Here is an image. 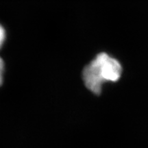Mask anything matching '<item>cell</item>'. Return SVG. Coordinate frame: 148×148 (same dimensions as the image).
Here are the masks:
<instances>
[{
    "label": "cell",
    "instance_id": "1",
    "mask_svg": "<svg viewBox=\"0 0 148 148\" xmlns=\"http://www.w3.org/2000/svg\"><path fill=\"white\" fill-rule=\"evenodd\" d=\"M121 73L122 66L119 61L103 52L97 54L84 68L82 78L86 88L99 95L105 82H116L121 77Z\"/></svg>",
    "mask_w": 148,
    "mask_h": 148
},
{
    "label": "cell",
    "instance_id": "2",
    "mask_svg": "<svg viewBox=\"0 0 148 148\" xmlns=\"http://www.w3.org/2000/svg\"><path fill=\"white\" fill-rule=\"evenodd\" d=\"M5 39V31L2 25L0 24V48L3 45Z\"/></svg>",
    "mask_w": 148,
    "mask_h": 148
},
{
    "label": "cell",
    "instance_id": "3",
    "mask_svg": "<svg viewBox=\"0 0 148 148\" xmlns=\"http://www.w3.org/2000/svg\"><path fill=\"white\" fill-rule=\"evenodd\" d=\"M3 72H4V62H3L2 58L0 57V86L3 83Z\"/></svg>",
    "mask_w": 148,
    "mask_h": 148
}]
</instances>
